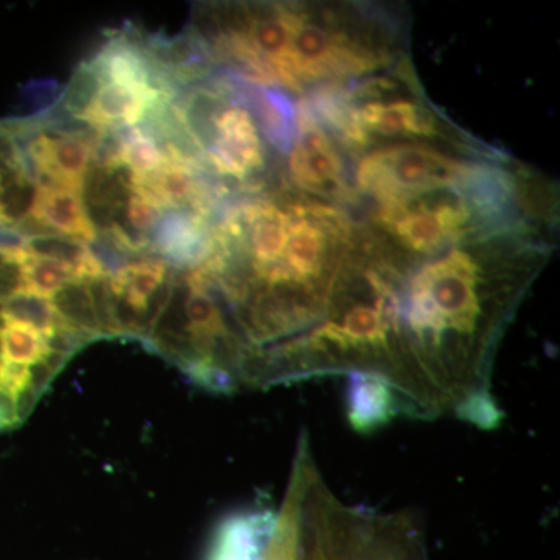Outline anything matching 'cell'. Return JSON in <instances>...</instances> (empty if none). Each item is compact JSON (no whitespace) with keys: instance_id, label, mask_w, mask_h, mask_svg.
<instances>
[{"instance_id":"6da1fadb","label":"cell","mask_w":560,"mask_h":560,"mask_svg":"<svg viewBox=\"0 0 560 560\" xmlns=\"http://www.w3.org/2000/svg\"><path fill=\"white\" fill-rule=\"evenodd\" d=\"M540 253L467 245L411 264L397 282V337L415 418L453 415L495 429L490 374Z\"/></svg>"},{"instance_id":"7a4b0ae2","label":"cell","mask_w":560,"mask_h":560,"mask_svg":"<svg viewBox=\"0 0 560 560\" xmlns=\"http://www.w3.org/2000/svg\"><path fill=\"white\" fill-rule=\"evenodd\" d=\"M260 560H430L422 526L407 512L350 506L331 492L308 434L294 452L285 499Z\"/></svg>"},{"instance_id":"3957f363","label":"cell","mask_w":560,"mask_h":560,"mask_svg":"<svg viewBox=\"0 0 560 560\" xmlns=\"http://www.w3.org/2000/svg\"><path fill=\"white\" fill-rule=\"evenodd\" d=\"M481 168L419 143H397L366 154L359 164L357 184L382 205H390L440 187L467 183Z\"/></svg>"},{"instance_id":"277c9868","label":"cell","mask_w":560,"mask_h":560,"mask_svg":"<svg viewBox=\"0 0 560 560\" xmlns=\"http://www.w3.org/2000/svg\"><path fill=\"white\" fill-rule=\"evenodd\" d=\"M296 139L290 153L291 180L307 194L345 197L342 158L307 101L298 106Z\"/></svg>"},{"instance_id":"5b68a950","label":"cell","mask_w":560,"mask_h":560,"mask_svg":"<svg viewBox=\"0 0 560 560\" xmlns=\"http://www.w3.org/2000/svg\"><path fill=\"white\" fill-rule=\"evenodd\" d=\"M350 91L368 101L355 106L346 91L350 113H352V131L346 145H368L370 132L386 136V138H431V136L441 135L436 117L427 106H420L419 103L407 101V98L378 101L364 90L363 83L350 88Z\"/></svg>"},{"instance_id":"8992f818","label":"cell","mask_w":560,"mask_h":560,"mask_svg":"<svg viewBox=\"0 0 560 560\" xmlns=\"http://www.w3.org/2000/svg\"><path fill=\"white\" fill-rule=\"evenodd\" d=\"M31 215L50 231H57L65 237L84 243H91L97 237L88 219L81 191L68 187L38 184V195Z\"/></svg>"},{"instance_id":"52a82bcc","label":"cell","mask_w":560,"mask_h":560,"mask_svg":"<svg viewBox=\"0 0 560 560\" xmlns=\"http://www.w3.org/2000/svg\"><path fill=\"white\" fill-rule=\"evenodd\" d=\"M272 525L270 511L232 515L217 529L208 560H260Z\"/></svg>"},{"instance_id":"ba28073f","label":"cell","mask_w":560,"mask_h":560,"mask_svg":"<svg viewBox=\"0 0 560 560\" xmlns=\"http://www.w3.org/2000/svg\"><path fill=\"white\" fill-rule=\"evenodd\" d=\"M349 381V420L357 431L375 430L401 412L396 394L385 383L359 374Z\"/></svg>"},{"instance_id":"9c48e42d","label":"cell","mask_w":560,"mask_h":560,"mask_svg":"<svg viewBox=\"0 0 560 560\" xmlns=\"http://www.w3.org/2000/svg\"><path fill=\"white\" fill-rule=\"evenodd\" d=\"M153 103L143 92L120 84H105L83 120L101 131L136 127Z\"/></svg>"},{"instance_id":"30bf717a","label":"cell","mask_w":560,"mask_h":560,"mask_svg":"<svg viewBox=\"0 0 560 560\" xmlns=\"http://www.w3.org/2000/svg\"><path fill=\"white\" fill-rule=\"evenodd\" d=\"M50 304L58 318L72 329L80 331L91 341L102 338L101 326L84 280H70L50 298Z\"/></svg>"},{"instance_id":"8fae6325","label":"cell","mask_w":560,"mask_h":560,"mask_svg":"<svg viewBox=\"0 0 560 560\" xmlns=\"http://www.w3.org/2000/svg\"><path fill=\"white\" fill-rule=\"evenodd\" d=\"M16 264L20 265L21 271V287L16 293L25 291L50 300L66 283L75 279L68 265L60 260L32 256L27 253V256Z\"/></svg>"},{"instance_id":"7c38bea8","label":"cell","mask_w":560,"mask_h":560,"mask_svg":"<svg viewBox=\"0 0 560 560\" xmlns=\"http://www.w3.org/2000/svg\"><path fill=\"white\" fill-rule=\"evenodd\" d=\"M120 162L127 164L139 178L160 171L165 164L164 156L156 143L143 135L138 127L120 128Z\"/></svg>"},{"instance_id":"4fadbf2b","label":"cell","mask_w":560,"mask_h":560,"mask_svg":"<svg viewBox=\"0 0 560 560\" xmlns=\"http://www.w3.org/2000/svg\"><path fill=\"white\" fill-rule=\"evenodd\" d=\"M103 86L105 84H103L101 77L94 72V69L88 65V61L81 62L75 72L72 73V77H70L65 90H62L58 105L69 116L83 119Z\"/></svg>"}]
</instances>
